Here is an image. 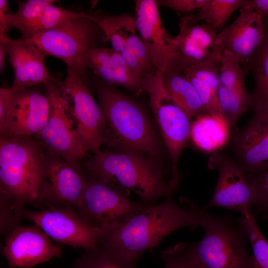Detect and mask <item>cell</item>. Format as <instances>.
Masks as SVG:
<instances>
[{
  "label": "cell",
  "instance_id": "cell-1",
  "mask_svg": "<svg viewBox=\"0 0 268 268\" xmlns=\"http://www.w3.org/2000/svg\"><path fill=\"white\" fill-rule=\"evenodd\" d=\"M181 201L179 204L170 197L156 204L143 203L128 218L100 232L99 245L136 263L145 251L172 232L185 227L194 230L200 226L206 209L189 200Z\"/></svg>",
  "mask_w": 268,
  "mask_h": 268
},
{
  "label": "cell",
  "instance_id": "cell-2",
  "mask_svg": "<svg viewBox=\"0 0 268 268\" xmlns=\"http://www.w3.org/2000/svg\"><path fill=\"white\" fill-rule=\"evenodd\" d=\"M151 158L129 151L99 150L81 166L87 178L101 181L128 195L132 191L146 204L170 198L175 190Z\"/></svg>",
  "mask_w": 268,
  "mask_h": 268
},
{
  "label": "cell",
  "instance_id": "cell-3",
  "mask_svg": "<svg viewBox=\"0 0 268 268\" xmlns=\"http://www.w3.org/2000/svg\"><path fill=\"white\" fill-rule=\"evenodd\" d=\"M46 152L30 137L0 138V206L24 210L42 184Z\"/></svg>",
  "mask_w": 268,
  "mask_h": 268
},
{
  "label": "cell",
  "instance_id": "cell-4",
  "mask_svg": "<svg viewBox=\"0 0 268 268\" xmlns=\"http://www.w3.org/2000/svg\"><path fill=\"white\" fill-rule=\"evenodd\" d=\"M96 90L106 128V144L120 151L158 158L161 143L141 107L109 85H98Z\"/></svg>",
  "mask_w": 268,
  "mask_h": 268
},
{
  "label": "cell",
  "instance_id": "cell-5",
  "mask_svg": "<svg viewBox=\"0 0 268 268\" xmlns=\"http://www.w3.org/2000/svg\"><path fill=\"white\" fill-rule=\"evenodd\" d=\"M200 226L203 237L190 248L203 268H255L242 216H217L205 210Z\"/></svg>",
  "mask_w": 268,
  "mask_h": 268
},
{
  "label": "cell",
  "instance_id": "cell-6",
  "mask_svg": "<svg viewBox=\"0 0 268 268\" xmlns=\"http://www.w3.org/2000/svg\"><path fill=\"white\" fill-rule=\"evenodd\" d=\"M79 18L57 28L20 39L35 45L45 55L59 59L85 77L86 58L102 30L89 18Z\"/></svg>",
  "mask_w": 268,
  "mask_h": 268
},
{
  "label": "cell",
  "instance_id": "cell-7",
  "mask_svg": "<svg viewBox=\"0 0 268 268\" xmlns=\"http://www.w3.org/2000/svg\"><path fill=\"white\" fill-rule=\"evenodd\" d=\"M65 107L85 152L95 153L106 142L103 112L80 75L67 66L63 81H57Z\"/></svg>",
  "mask_w": 268,
  "mask_h": 268
},
{
  "label": "cell",
  "instance_id": "cell-8",
  "mask_svg": "<svg viewBox=\"0 0 268 268\" xmlns=\"http://www.w3.org/2000/svg\"><path fill=\"white\" fill-rule=\"evenodd\" d=\"M141 81L143 90L149 96L152 110L172 160L173 179L178 184L177 164L190 138V119L168 94L160 71L146 73Z\"/></svg>",
  "mask_w": 268,
  "mask_h": 268
},
{
  "label": "cell",
  "instance_id": "cell-9",
  "mask_svg": "<svg viewBox=\"0 0 268 268\" xmlns=\"http://www.w3.org/2000/svg\"><path fill=\"white\" fill-rule=\"evenodd\" d=\"M87 179L78 162L67 161L46 152L43 179L33 205L45 208L76 210Z\"/></svg>",
  "mask_w": 268,
  "mask_h": 268
},
{
  "label": "cell",
  "instance_id": "cell-10",
  "mask_svg": "<svg viewBox=\"0 0 268 268\" xmlns=\"http://www.w3.org/2000/svg\"><path fill=\"white\" fill-rule=\"evenodd\" d=\"M57 81L51 77L43 84L50 102V112L46 124L36 135L46 152L67 161L78 162L86 152L65 107Z\"/></svg>",
  "mask_w": 268,
  "mask_h": 268
},
{
  "label": "cell",
  "instance_id": "cell-11",
  "mask_svg": "<svg viewBox=\"0 0 268 268\" xmlns=\"http://www.w3.org/2000/svg\"><path fill=\"white\" fill-rule=\"evenodd\" d=\"M87 178L76 210L100 232L125 220L143 204L131 200L126 194L101 181Z\"/></svg>",
  "mask_w": 268,
  "mask_h": 268
},
{
  "label": "cell",
  "instance_id": "cell-12",
  "mask_svg": "<svg viewBox=\"0 0 268 268\" xmlns=\"http://www.w3.org/2000/svg\"><path fill=\"white\" fill-rule=\"evenodd\" d=\"M208 166L218 172L212 196L203 208L219 207L245 216L251 213L257 201L255 187L246 174L226 154L215 153L209 156Z\"/></svg>",
  "mask_w": 268,
  "mask_h": 268
},
{
  "label": "cell",
  "instance_id": "cell-13",
  "mask_svg": "<svg viewBox=\"0 0 268 268\" xmlns=\"http://www.w3.org/2000/svg\"><path fill=\"white\" fill-rule=\"evenodd\" d=\"M24 217L59 242L84 249L99 244L100 230L85 221L74 209H26Z\"/></svg>",
  "mask_w": 268,
  "mask_h": 268
},
{
  "label": "cell",
  "instance_id": "cell-14",
  "mask_svg": "<svg viewBox=\"0 0 268 268\" xmlns=\"http://www.w3.org/2000/svg\"><path fill=\"white\" fill-rule=\"evenodd\" d=\"M249 121L235 133L232 158L246 174L268 168V102L256 103Z\"/></svg>",
  "mask_w": 268,
  "mask_h": 268
},
{
  "label": "cell",
  "instance_id": "cell-15",
  "mask_svg": "<svg viewBox=\"0 0 268 268\" xmlns=\"http://www.w3.org/2000/svg\"><path fill=\"white\" fill-rule=\"evenodd\" d=\"M89 19L101 29L106 41L119 53L140 79L157 69L151 63L136 30L134 17L128 14L97 16Z\"/></svg>",
  "mask_w": 268,
  "mask_h": 268
},
{
  "label": "cell",
  "instance_id": "cell-16",
  "mask_svg": "<svg viewBox=\"0 0 268 268\" xmlns=\"http://www.w3.org/2000/svg\"><path fill=\"white\" fill-rule=\"evenodd\" d=\"M135 11V27L147 56L163 74L179 54L163 24L156 0H136Z\"/></svg>",
  "mask_w": 268,
  "mask_h": 268
},
{
  "label": "cell",
  "instance_id": "cell-17",
  "mask_svg": "<svg viewBox=\"0 0 268 268\" xmlns=\"http://www.w3.org/2000/svg\"><path fill=\"white\" fill-rule=\"evenodd\" d=\"M60 248L36 225H19L6 236L2 254L8 268H32L62 255Z\"/></svg>",
  "mask_w": 268,
  "mask_h": 268
},
{
  "label": "cell",
  "instance_id": "cell-18",
  "mask_svg": "<svg viewBox=\"0 0 268 268\" xmlns=\"http://www.w3.org/2000/svg\"><path fill=\"white\" fill-rule=\"evenodd\" d=\"M263 35L262 16L247 6H241L235 20L218 33L223 53L236 58L243 70L258 50Z\"/></svg>",
  "mask_w": 268,
  "mask_h": 268
},
{
  "label": "cell",
  "instance_id": "cell-19",
  "mask_svg": "<svg viewBox=\"0 0 268 268\" xmlns=\"http://www.w3.org/2000/svg\"><path fill=\"white\" fill-rule=\"evenodd\" d=\"M50 112L49 99L38 88L13 92L6 138L37 134L46 124Z\"/></svg>",
  "mask_w": 268,
  "mask_h": 268
},
{
  "label": "cell",
  "instance_id": "cell-20",
  "mask_svg": "<svg viewBox=\"0 0 268 268\" xmlns=\"http://www.w3.org/2000/svg\"><path fill=\"white\" fill-rule=\"evenodd\" d=\"M179 34L172 38L182 66L220 63L223 50L215 29L206 24L188 25L179 21Z\"/></svg>",
  "mask_w": 268,
  "mask_h": 268
},
{
  "label": "cell",
  "instance_id": "cell-21",
  "mask_svg": "<svg viewBox=\"0 0 268 268\" xmlns=\"http://www.w3.org/2000/svg\"><path fill=\"white\" fill-rule=\"evenodd\" d=\"M3 43L6 54L14 71V79L10 87L13 92L45 83L50 78L44 54L35 45L20 39L8 38Z\"/></svg>",
  "mask_w": 268,
  "mask_h": 268
},
{
  "label": "cell",
  "instance_id": "cell-22",
  "mask_svg": "<svg viewBox=\"0 0 268 268\" xmlns=\"http://www.w3.org/2000/svg\"><path fill=\"white\" fill-rule=\"evenodd\" d=\"M86 65L108 85L123 86L137 94L144 91L141 79L122 56L112 48L92 47L87 55Z\"/></svg>",
  "mask_w": 268,
  "mask_h": 268
},
{
  "label": "cell",
  "instance_id": "cell-23",
  "mask_svg": "<svg viewBox=\"0 0 268 268\" xmlns=\"http://www.w3.org/2000/svg\"><path fill=\"white\" fill-rule=\"evenodd\" d=\"M179 64L196 89L207 113L222 119L218 99L220 63L186 66Z\"/></svg>",
  "mask_w": 268,
  "mask_h": 268
},
{
  "label": "cell",
  "instance_id": "cell-24",
  "mask_svg": "<svg viewBox=\"0 0 268 268\" xmlns=\"http://www.w3.org/2000/svg\"><path fill=\"white\" fill-rule=\"evenodd\" d=\"M163 82L172 100L190 119L207 113L198 92L184 74L177 60L163 74Z\"/></svg>",
  "mask_w": 268,
  "mask_h": 268
},
{
  "label": "cell",
  "instance_id": "cell-25",
  "mask_svg": "<svg viewBox=\"0 0 268 268\" xmlns=\"http://www.w3.org/2000/svg\"><path fill=\"white\" fill-rule=\"evenodd\" d=\"M229 129L223 119L204 114L198 116L191 124L190 138L202 150L214 151L223 147L228 141Z\"/></svg>",
  "mask_w": 268,
  "mask_h": 268
},
{
  "label": "cell",
  "instance_id": "cell-26",
  "mask_svg": "<svg viewBox=\"0 0 268 268\" xmlns=\"http://www.w3.org/2000/svg\"><path fill=\"white\" fill-rule=\"evenodd\" d=\"M264 35L251 61L244 68L245 74L253 73L254 88L251 93L253 103L268 100V15L262 16Z\"/></svg>",
  "mask_w": 268,
  "mask_h": 268
},
{
  "label": "cell",
  "instance_id": "cell-27",
  "mask_svg": "<svg viewBox=\"0 0 268 268\" xmlns=\"http://www.w3.org/2000/svg\"><path fill=\"white\" fill-rule=\"evenodd\" d=\"M242 0H205L197 14L180 16V21L188 25L200 20L216 30H222L233 13L240 7Z\"/></svg>",
  "mask_w": 268,
  "mask_h": 268
},
{
  "label": "cell",
  "instance_id": "cell-28",
  "mask_svg": "<svg viewBox=\"0 0 268 268\" xmlns=\"http://www.w3.org/2000/svg\"><path fill=\"white\" fill-rule=\"evenodd\" d=\"M218 99L221 117L229 128L235 127L242 114L253 108V99L247 89L231 90L219 85Z\"/></svg>",
  "mask_w": 268,
  "mask_h": 268
},
{
  "label": "cell",
  "instance_id": "cell-29",
  "mask_svg": "<svg viewBox=\"0 0 268 268\" xmlns=\"http://www.w3.org/2000/svg\"><path fill=\"white\" fill-rule=\"evenodd\" d=\"M87 16L88 14L82 12H74L51 4L34 22L21 32L20 39H27L39 32L57 28Z\"/></svg>",
  "mask_w": 268,
  "mask_h": 268
},
{
  "label": "cell",
  "instance_id": "cell-30",
  "mask_svg": "<svg viewBox=\"0 0 268 268\" xmlns=\"http://www.w3.org/2000/svg\"><path fill=\"white\" fill-rule=\"evenodd\" d=\"M74 265L77 268H136V263L122 259L99 244L85 249Z\"/></svg>",
  "mask_w": 268,
  "mask_h": 268
},
{
  "label": "cell",
  "instance_id": "cell-31",
  "mask_svg": "<svg viewBox=\"0 0 268 268\" xmlns=\"http://www.w3.org/2000/svg\"><path fill=\"white\" fill-rule=\"evenodd\" d=\"M57 1L53 0H29L20 2L17 11L8 15L12 27L21 33L34 22L50 5Z\"/></svg>",
  "mask_w": 268,
  "mask_h": 268
},
{
  "label": "cell",
  "instance_id": "cell-32",
  "mask_svg": "<svg viewBox=\"0 0 268 268\" xmlns=\"http://www.w3.org/2000/svg\"><path fill=\"white\" fill-rule=\"evenodd\" d=\"M242 216L252 245L255 268H268V241L260 231L254 214Z\"/></svg>",
  "mask_w": 268,
  "mask_h": 268
},
{
  "label": "cell",
  "instance_id": "cell-33",
  "mask_svg": "<svg viewBox=\"0 0 268 268\" xmlns=\"http://www.w3.org/2000/svg\"><path fill=\"white\" fill-rule=\"evenodd\" d=\"M245 74L238 60L223 52L219 69V85L231 90L247 89L244 80Z\"/></svg>",
  "mask_w": 268,
  "mask_h": 268
},
{
  "label": "cell",
  "instance_id": "cell-34",
  "mask_svg": "<svg viewBox=\"0 0 268 268\" xmlns=\"http://www.w3.org/2000/svg\"><path fill=\"white\" fill-rule=\"evenodd\" d=\"M164 268H203L192 255L190 245L178 243L162 251Z\"/></svg>",
  "mask_w": 268,
  "mask_h": 268
},
{
  "label": "cell",
  "instance_id": "cell-35",
  "mask_svg": "<svg viewBox=\"0 0 268 268\" xmlns=\"http://www.w3.org/2000/svg\"><path fill=\"white\" fill-rule=\"evenodd\" d=\"M247 175L256 188L257 201L254 206L257 214L268 220V168L256 174Z\"/></svg>",
  "mask_w": 268,
  "mask_h": 268
},
{
  "label": "cell",
  "instance_id": "cell-36",
  "mask_svg": "<svg viewBox=\"0 0 268 268\" xmlns=\"http://www.w3.org/2000/svg\"><path fill=\"white\" fill-rule=\"evenodd\" d=\"M12 93L10 88H0V138L7 137Z\"/></svg>",
  "mask_w": 268,
  "mask_h": 268
},
{
  "label": "cell",
  "instance_id": "cell-37",
  "mask_svg": "<svg viewBox=\"0 0 268 268\" xmlns=\"http://www.w3.org/2000/svg\"><path fill=\"white\" fill-rule=\"evenodd\" d=\"M205 0H159L157 5L169 8L177 13L188 12L194 10H199L204 3Z\"/></svg>",
  "mask_w": 268,
  "mask_h": 268
},
{
  "label": "cell",
  "instance_id": "cell-38",
  "mask_svg": "<svg viewBox=\"0 0 268 268\" xmlns=\"http://www.w3.org/2000/svg\"><path fill=\"white\" fill-rule=\"evenodd\" d=\"M11 12L8 6V1L6 0H0V41L5 40L9 38L8 33L12 27L8 20V15Z\"/></svg>",
  "mask_w": 268,
  "mask_h": 268
},
{
  "label": "cell",
  "instance_id": "cell-39",
  "mask_svg": "<svg viewBox=\"0 0 268 268\" xmlns=\"http://www.w3.org/2000/svg\"><path fill=\"white\" fill-rule=\"evenodd\" d=\"M241 6L250 7L261 16L268 15V0H242Z\"/></svg>",
  "mask_w": 268,
  "mask_h": 268
},
{
  "label": "cell",
  "instance_id": "cell-40",
  "mask_svg": "<svg viewBox=\"0 0 268 268\" xmlns=\"http://www.w3.org/2000/svg\"><path fill=\"white\" fill-rule=\"evenodd\" d=\"M6 51L3 43H0V68L1 70L3 68Z\"/></svg>",
  "mask_w": 268,
  "mask_h": 268
},
{
  "label": "cell",
  "instance_id": "cell-41",
  "mask_svg": "<svg viewBox=\"0 0 268 268\" xmlns=\"http://www.w3.org/2000/svg\"><path fill=\"white\" fill-rule=\"evenodd\" d=\"M77 268V267H76L75 265H74V266H73L72 268Z\"/></svg>",
  "mask_w": 268,
  "mask_h": 268
}]
</instances>
